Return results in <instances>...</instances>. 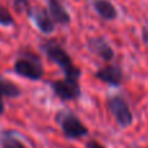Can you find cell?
I'll return each mask as SVG.
<instances>
[{"label":"cell","instance_id":"1","mask_svg":"<svg viewBox=\"0 0 148 148\" xmlns=\"http://www.w3.org/2000/svg\"><path fill=\"white\" fill-rule=\"evenodd\" d=\"M42 49L52 62H55L56 65H59L61 68L66 78L79 79L81 69L73 64L68 52L59 43H56L55 40H47L42 44Z\"/></svg>","mask_w":148,"mask_h":148},{"label":"cell","instance_id":"2","mask_svg":"<svg viewBox=\"0 0 148 148\" xmlns=\"http://www.w3.org/2000/svg\"><path fill=\"white\" fill-rule=\"evenodd\" d=\"M56 122L60 125L62 134L66 139L75 140V139H81L88 135V129L82 123L79 117L74 114L72 110H60L56 114Z\"/></svg>","mask_w":148,"mask_h":148},{"label":"cell","instance_id":"3","mask_svg":"<svg viewBox=\"0 0 148 148\" xmlns=\"http://www.w3.org/2000/svg\"><path fill=\"white\" fill-rule=\"evenodd\" d=\"M107 107L108 110L110 112V114L114 118L116 123L121 129H126L133 125L134 121L133 112L130 109L127 100L122 95H112V96H109L107 101Z\"/></svg>","mask_w":148,"mask_h":148},{"label":"cell","instance_id":"4","mask_svg":"<svg viewBox=\"0 0 148 148\" xmlns=\"http://www.w3.org/2000/svg\"><path fill=\"white\" fill-rule=\"evenodd\" d=\"M14 72L30 81H39L43 77L44 69L40 60L34 55H25L14 62Z\"/></svg>","mask_w":148,"mask_h":148},{"label":"cell","instance_id":"5","mask_svg":"<svg viewBox=\"0 0 148 148\" xmlns=\"http://www.w3.org/2000/svg\"><path fill=\"white\" fill-rule=\"evenodd\" d=\"M79 79L66 78L56 79V81L49 82L53 94L62 101H72L77 100L81 96V86H79Z\"/></svg>","mask_w":148,"mask_h":148},{"label":"cell","instance_id":"6","mask_svg":"<svg viewBox=\"0 0 148 148\" xmlns=\"http://www.w3.org/2000/svg\"><path fill=\"white\" fill-rule=\"evenodd\" d=\"M95 78L110 86H120L122 82V70L117 65H105L95 73Z\"/></svg>","mask_w":148,"mask_h":148},{"label":"cell","instance_id":"7","mask_svg":"<svg viewBox=\"0 0 148 148\" xmlns=\"http://www.w3.org/2000/svg\"><path fill=\"white\" fill-rule=\"evenodd\" d=\"M88 48L94 52L95 55L103 59L104 61H110L114 56V51L112 49V47L109 46L107 40L101 36H95V38L88 39Z\"/></svg>","mask_w":148,"mask_h":148},{"label":"cell","instance_id":"8","mask_svg":"<svg viewBox=\"0 0 148 148\" xmlns=\"http://www.w3.org/2000/svg\"><path fill=\"white\" fill-rule=\"evenodd\" d=\"M29 16L34 18L36 26L39 27V30L44 34H49L53 31L55 29V22L52 21L51 16L47 13V10L44 8H35V9L30 10Z\"/></svg>","mask_w":148,"mask_h":148},{"label":"cell","instance_id":"9","mask_svg":"<svg viewBox=\"0 0 148 148\" xmlns=\"http://www.w3.org/2000/svg\"><path fill=\"white\" fill-rule=\"evenodd\" d=\"M49 5V13H51V18L53 22H57L60 25H66L69 23L70 17L66 13V10L64 9V7L61 5L60 0H48Z\"/></svg>","mask_w":148,"mask_h":148},{"label":"cell","instance_id":"10","mask_svg":"<svg viewBox=\"0 0 148 148\" xmlns=\"http://www.w3.org/2000/svg\"><path fill=\"white\" fill-rule=\"evenodd\" d=\"M94 7L104 20H114L117 17V10H116L114 5L108 0H95Z\"/></svg>","mask_w":148,"mask_h":148},{"label":"cell","instance_id":"11","mask_svg":"<svg viewBox=\"0 0 148 148\" xmlns=\"http://www.w3.org/2000/svg\"><path fill=\"white\" fill-rule=\"evenodd\" d=\"M0 94L7 97H18L21 95V90L18 88L17 84L5 79L0 74Z\"/></svg>","mask_w":148,"mask_h":148},{"label":"cell","instance_id":"12","mask_svg":"<svg viewBox=\"0 0 148 148\" xmlns=\"http://www.w3.org/2000/svg\"><path fill=\"white\" fill-rule=\"evenodd\" d=\"M0 142H1L3 148H27L20 139H17L13 131H3Z\"/></svg>","mask_w":148,"mask_h":148},{"label":"cell","instance_id":"13","mask_svg":"<svg viewBox=\"0 0 148 148\" xmlns=\"http://www.w3.org/2000/svg\"><path fill=\"white\" fill-rule=\"evenodd\" d=\"M0 23L4 26L13 25V18L10 16V13L4 7H1V5H0Z\"/></svg>","mask_w":148,"mask_h":148},{"label":"cell","instance_id":"14","mask_svg":"<svg viewBox=\"0 0 148 148\" xmlns=\"http://www.w3.org/2000/svg\"><path fill=\"white\" fill-rule=\"evenodd\" d=\"M14 8L18 12H27V14L30 13L31 8L27 0H14Z\"/></svg>","mask_w":148,"mask_h":148},{"label":"cell","instance_id":"15","mask_svg":"<svg viewBox=\"0 0 148 148\" xmlns=\"http://www.w3.org/2000/svg\"><path fill=\"white\" fill-rule=\"evenodd\" d=\"M86 148H107V147L103 146L101 143H99L96 140H88L86 143Z\"/></svg>","mask_w":148,"mask_h":148},{"label":"cell","instance_id":"16","mask_svg":"<svg viewBox=\"0 0 148 148\" xmlns=\"http://www.w3.org/2000/svg\"><path fill=\"white\" fill-rule=\"evenodd\" d=\"M4 113V101H3V95L0 94V114Z\"/></svg>","mask_w":148,"mask_h":148},{"label":"cell","instance_id":"17","mask_svg":"<svg viewBox=\"0 0 148 148\" xmlns=\"http://www.w3.org/2000/svg\"><path fill=\"white\" fill-rule=\"evenodd\" d=\"M143 40L148 44V29H144L143 30Z\"/></svg>","mask_w":148,"mask_h":148}]
</instances>
